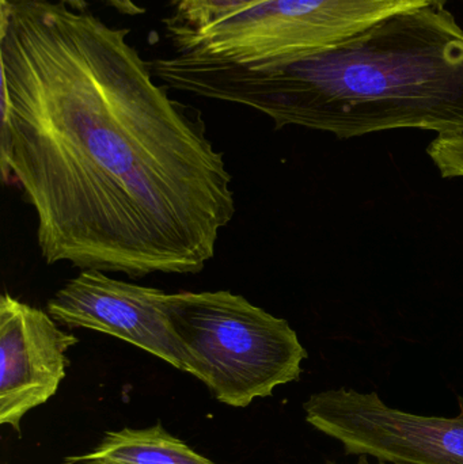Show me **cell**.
<instances>
[{
  "instance_id": "8",
  "label": "cell",
  "mask_w": 463,
  "mask_h": 464,
  "mask_svg": "<svg viewBox=\"0 0 463 464\" xmlns=\"http://www.w3.org/2000/svg\"><path fill=\"white\" fill-rule=\"evenodd\" d=\"M68 464H217L169 433L160 424L146 430L108 432L92 452L65 459Z\"/></svg>"
},
{
  "instance_id": "3",
  "label": "cell",
  "mask_w": 463,
  "mask_h": 464,
  "mask_svg": "<svg viewBox=\"0 0 463 464\" xmlns=\"http://www.w3.org/2000/svg\"><path fill=\"white\" fill-rule=\"evenodd\" d=\"M165 313L187 353V373L225 405L246 408L301 378L307 352L295 330L241 295L166 294Z\"/></svg>"
},
{
  "instance_id": "5",
  "label": "cell",
  "mask_w": 463,
  "mask_h": 464,
  "mask_svg": "<svg viewBox=\"0 0 463 464\" xmlns=\"http://www.w3.org/2000/svg\"><path fill=\"white\" fill-rule=\"evenodd\" d=\"M306 421L348 455L393 464H463V416H420L386 405L377 392L326 390L304 405Z\"/></svg>"
},
{
  "instance_id": "10",
  "label": "cell",
  "mask_w": 463,
  "mask_h": 464,
  "mask_svg": "<svg viewBox=\"0 0 463 464\" xmlns=\"http://www.w3.org/2000/svg\"><path fill=\"white\" fill-rule=\"evenodd\" d=\"M427 152L443 179H463V132L438 135Z\"/></svg>"
},
{
  "instance_id": "1",
  "label": "cell",
  "mask_w": 463,
  "mask_h": 464,
  "mask_svg": "<svg viewBox=\"0 0 463 464\" xmlns=\"http://www.w3.org/2000/svg\"><path fill=\"white\" fill-rule=\"evenodd\" d=\"M128 29L56 2L0 0L3 181L48 264L198 275L236 214L200 111L154 81Z\"/></svg>"
},
{
  "instance_id": "13",
  "label": "cell",
  "mask_w": 463,
  "mask_h": 464,
  "mask_svg": "<svg viewBox=\"0 0 463 464\" xmlns=\"http://www.w3.org/2000/svg\"><path fill=\"white\" fill-rule=\"evenodd\" d=\"M63 464H68V463H67V462H64V463H63Z\"/></svg>"
},
{
  "instance_id": "2",
  "label": "cell",
  "mask_w": 463,
  "mask_h": 464,
  "mask_svg": "<svg viewBox=\"0 0 463 464\" xmlns=\"http://www.w3.org/2000/svg\"><path fill=\"white\" fill-rule=\"evenodd\" d=\"M171 89L339 139L401 128L463 132V29L443 7L381 19L315 51L236 63L193 51L150 63Z\"/></svg>"
},
{
  "instance_id": "7",
  "label": "cell",
  "mask_w": 463,
  "mask_h": 464,
  "mask_svg": "<svg viewBox=\"0 0 463 464\" xmlns=\"http://www.w3.org/2000/svg\"><path fill=\"white\" fill-rule=\"evenodd\" d=\"M79 343L49 313L10 295L0 299V424L21 433L33 409L48 402L67 375L68 351Z\"/></svg>"
},
{
  "instance_id": "4",
  "label": "cell",
  "mask_w": 463,
  "mask_h": 464,
  "mask_svg": "<svg viewBox=\"0 0 463 464\" xmlns=\"http://www.w3.org/2000/svg\"><path fill=\"white\" fill-rule=\"evenodd\" d=\"M429 0H264L198 30H168L179 51L236 63L260 62L334 45Z\"/></svg>"
},
{
  "instance_id": "12",
  "label": "cell",
  "mask_w": 463,
  "mask_h": 464,
  "mask_svg": "<svg viewBox=\"0 0 463 464\" xmlns=\"http://www.w3.org/2000/svg\"><path fill=\"white\" fill-rule=\"evenodd\" d=\"M448 2H450V0H429V5H435V7H443Z\"/></svg>"
},
{
  "instance_id": "11",
  "label": "cell",
  "mask_w": 463,
  "mask_h": 464,
  "mask_svg": "<svg viewBox=\"0 0 463 464\" xmlns=\"http://www.w3.org/2000/svg\"><path fill=\"white\" fill-rule=\"evenodd\" d=\"M11 3H29V2H45V0H7ZM105 3L109 7L116 10L117 13L122 14V15L128 16H138L141 14L146 13L141 5H139L135 0H101ZM56 3L60 5H67L71 10L78 11V13H86L89 3L86 0H56Z\"/></svg>"
},
{
  "instance_id": "6",
  "label": "cell",
  "mask_w": 463,
  "mask_h": 464,
  "mask_svg": "<svg viewBox=\"0 0 463 464\" xmlns=\"http://www.w3.org/2000/svg\"><path fill=\"white\" fill-rule=\"evenodd\" d=\"M166 292L84 269L48 302L49 315L70 329L120 338L187 372V353L165 313Z\"/></svg>"
},
{
  "instance_id": "9",
  "label": "cell",
  "mask_w": 463,
  "mask_h": 464,
  "mask_svg": "<svg viewBox=\"0 0 463 464\" xmlns=\"http://www.w3.org/2000/svg\"><path fill=\"white\" fill-rule=\"evenodd\" d=\"M261 2L264 0H171L173 15L166 19V29H201Z\"/></svg>"
}]
</instances>
